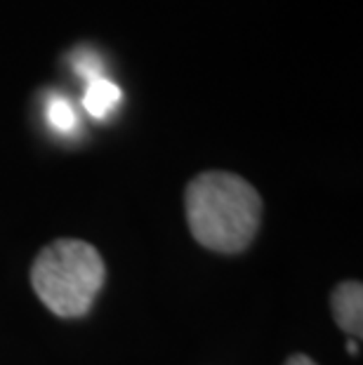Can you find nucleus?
Returning a JSON list of instances; mask_svg holds the SVG:
<instances>
[{
    "label": "nucleus",
    "instance_id": "1",
    "mask_svg": "<svg viewBox=\"0 0 363 365\" xmlns=\"http://www.w3.org/2000/svg\"><path fill=\"white\" fill-rule=\"evenodd\" d=\"M260 193L238 175L203 173L187 189V220L208 250L241 252L260 229Z\"/></svg>",
    "mask_w": 363,
    "mask_h": 365
},
{
    "label": "nucleus",
    "instance_id": "2",
    "mask_svg": "<svg viewBox=\"0 0 363 365\" xmlns=\"http://www.w3.org/2000/svg\"><path fill=\"white\" fill-rule=\"evenodd\" d=\"M104 262L85 240L61 238L43 247L31 269L36 294L61 318H78L90 312L104 285Z\"/></svg>",
    "mask_w": 363,
    "mask_h": 365
},
{
    "label": "nucleus",
    "instance_id": "3",
    "mask_svg": "<svg viewBox=\"0 0 363 365\" xmlns=\"http://www.w3.org/2000/svg\"><path fill=\"white\" fill-rule=\"evenodd\" d=\"M333 316L337 325L347 335H363V285L359 281H349L335 287L333 292Z\"/></svg>",
    "mask_w": 363,
    "mask_h": 365
},
{
    "label": "nucleus",
    "instance_id": "4",
    "mask_svg": "<svg viewBox=\"0 0 363 365\" xmlns=\"http://www.w3.org/2000/svg\"><path fill=\"white\" fill-rule=\"evenodd\" d=\"M123 99V90L109 78H95L88 83L85 88V95H83V106L92 118L97 120H104L106 115L113 113V108L121 104Z\"/></svg>",
    "mask_w": 363,
    "mask_h": 365
},
{
    "label": "nucleus",
    "instance_id": "5",
    "mask_svg": "<svg viewBox=\"0 0 363 365\" xmlns=\"http://www.w3.org/2000/svg\"><path fill=\"white\" fill-rule=\"evenodd\" d=\"M45 115H48L50 128L59 132V135H71L78 125V118H76V108L71 106V102L64 97L55 95L45 106Z\"/></svg>",
    "mask_w": 363,
    "mask_h": 365
},
{
    "label": "nucleus",
    "instance_id": "6",
    "mask_svg": "<svg viewBox=\"0 0 363 365\" xmlns=\"http://www.w3.org/2000/svg\"><path fill=\"white\" fill-rule=\"evenodd\" d=\"M73 68L85 83H90L95 78H102V64H99V57L92 50L76 52L73 54Z\"/></svg>",
    "mask_w": 363,
    "mask_h": 365
},
{
    "label": "nucleus",
    "instance_id": "7",
    "mask_svg": "<svg viewBox=\"0 0 363 365\" xmlns=\"http://www.w3.org/2000/svg\"><path fill=\"white\" fill-rule=\"evenodd\" d=\"M285 365H316L312 359H307V356H290V359H288V363H285Z\"/></svg>",
    "mask_w": 363,
    "mask_h": 365
},
{
    "label": "nucleus",
    "instance_id": "8",
    "mask_svg": "<svg viewBox=\"0 0 363 365\" xmlns=\"http://www.w3.org/2000/svg\"><path fill=\"white\" fill-rule=\"evenodd\" d=\"M347 349H349V354H354V356L359 354V344H357L354 339H349V344H347Z\"/></svg>",
    "mask_w": 363,
    "mask_h": 365
}]
</instances>
